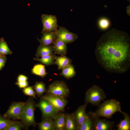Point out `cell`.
Returning <instances> with one entry per match:
<instances>
[{
    "label": "cell",
    "mask_w": 130,
    "mask_h": 130,
    "mask_svg": "<svg viewBox=\"0 0 130 130\" xmlns=\"http://www.w3.org/2000/svg\"><path fill=\"white\" fill-rule=\"evenodd\" d=\"M95 55L106 71L118 74L130 67V38L127 33L112 28L103 34L97 42Z\"/></svg>",
    "instance_id": "1"
},
{
    "label": "cell",
    "mask_w": 130,
    "mask_h": 130,
    "mask_svg": "<svg viewBox=\"0 0 130 130\" xmlns=\"http://www.w3.org/2000/svg\"><path fill=\"white\" fill-rule=\"evenodd\" d=\"M94 112H91L95 117H104L107 119L112 118V115L116 112L122 113L119 102L115 99L107 100L100 105Z\"/></svg>",
    "instance_id": "2"
},
{
    "label": "cell",
    "mask_w": 130,
    "mask_h": 130,
    "mask_svg": "<svg viewBox=\"0 0 130 130\" xmlns=\"http://www.w3.org/2000/svg\"><path fill=\"white\" fill-rule=\"evenodd\" d=\"M36 104L31 97L25 102L20 119L24 127L26 129L31 126L35 127L37 124L34 119V110L36 107Z\"/></svg>",
    "instance_id": "3"
},
{
    "label": "cell",
    "mask_w": 130,
    "mask_h": 130,
    "mask_svg": "<svg viewBox=\"0 0 130 130\" xmlns=\"http://www.w3.org/2000/svg\"><path fill=\"white\" fill-rule=\"evenodd\" d=\"M106 98V95L104 91L99 86L94 85L86 91L84 101L85 103H90L98 107L100 102Z\"/></svg>",
    "instance_id": "4"
},
{
    "label": "cell",
    "mask_w": 130,
    "mask_h": 130,
    "mask_svg": "<svg viewBox=\"0 0 130 130\" xmlns=\"http://www.w3.org/2000/svg\"><path fill=\"white\" fill-rule=\"evenodd\" d=\"M46 94L66 98L70 95V91L66 83L62 80L54 81L48 86Z\"/></svg>",
    "instance_id": "5"
},
{
    "label": "cell",
    "mask_w": 130,
    "mask_h": 130,
    "mask_svg": "<svg viewBox=\"0 0 130 130\" xmlns=\"http://www.w3.org/2000/svg\"><path fill=\"white\" fill-rule=\"evenodd\" d=\"M39 102L36 104V107L41 110L42 114V119H53L54 116L59 113L47 100L40 98Z\"/></svg>",
    "instance_id": "6"
},
{
    "label": "cell",
    "mask_w": 130,
    "mask_h": 130,
    "mask_svg": "<svg viewBox=\"0 0 130 130\" xmlns=\"http://www.w3.org/2000/svg\"><path fill=\"white\" fill-rule=\"evenodd\" d=\"M25 104V102H22L12 103L7 111L4 114V117L9 119H20Z\"/></svg>",
    "instance_id": "7"
},
{
    "label": "cell",
    "mask_w": 130,
    "mask_h": 130,
    "mask_svg": "<svg viewBox=\"0 0 130 130\" xmlns=\"http://www.w3.org/2000/svg\"><path fill=\"white\" fill-rule=\"evenodd\" d=\"M41 19L43 25L41 33L54 31L58 29V26L55 15L43 14L41 16Z\"/></svg>",
    "instance_id": "8"
},
{
    "label": "cell",
    "mask_w": 130,
    "mask_h": 130,
    "mask_svg": "<svg viewBox=\"0 0 130 130\" xmlns=\"http://www.w3.org/2000/svg\"><path fill=\"white\" fill-rule=\"evenodd\" d=\"M54 32L56 38L66 44L74 42L78 38L77 34L70 32L63 27L59 26V29Z\"/></svg>",
    "instance_id": "9"
},
{
    "label": "cell",
    "mask_w": 130,
    "mask_h": 130,
    "mask_svg": "<svg viewBox=\"0 0 130 130\" xmlns=\"http://www.w3.org/2000/svg\"><path fill=\"white\" fill-rule=\"evenodd\" d=\"M41 98L48 101L58 111H63L68 101L66 98L50 94H46Z\"/></svg>",
    "instance_id": "10"
},
{
    "label": "cell",
    "mask_w": 130,
    "mask_h": 130,
    "mask_svg": "<svg viewBox=\"0 0 130 130\" xmlns=\"http://www.w3.org/2000/svg\"><path fill=\"white\" fill-rule=\"evenodd\" d=\"M87 104L85 103V104L79 106L72 113L77 129L85 121L87 117V114L86 113L85 110Z\"/></svg>",
    "instance_id": "11"
},
{
    "label": "cell",
    "mask_w": 130,
    "mask_h": 130,
    "mask_svg": "<svg viewBox=\"0 0 130 130\" xmlns=\"http://www.w3.org/2000/svg\"><path fill=\"white\" fill-rule=\"evenodd\" d=\"M114 124V121L95 117L94 130H111Z\"/></svg>",
    "instance_id": "12"
},
{
    "label": "cell",
    "mask_w": 130,
    "mask_h": 130,
    "mask_svg": "<svg viewBox=\"0 0 130 130\" xmlns=\"http://www.w3.org/2000/svg\"><path fill=\"white\" fill-rule=\"evenodd\" d=\"M87 117L85 121L77 130H94L95 117L91 113L90 111L87 113Z\"/></svg>",
    "instance_id": "13"
},
{
    "label": "cell",
    "mask_w": 130,
    "mask_h": 130,
    "mask_svg": "<svg viewBox=\"0 0 130 130\" xmlns=\"http://www.w3.org/2000/svg\"><path fill=\"white\" fill-rule=\"evenodd\" d=\"M53 44V50L55 53L61 56L65 55L66 54L67 50V44L57 38Z\"/></svg>",
    "instance_id": "14"
},
{
    "label": "cell",
    "mask_w": 130,
    "mask_h": 130,
    "mask_svg": "<svg viewBox=\"0 0 130 130\" xmlns=\"http://www.w3.org/2000/svg\"><path fill=\"white\" fill-rule=\"evenodd\" d=\"M42 33L43 35L41 39H38V40L40 44L44 45H50L53 43L56 38L54 31L50 32H44Z\"/></svg>",
    "instance_id": "15"
},
{
    "label": "cell",
    "mask_w": 130,
    "mask_h": 130,
    "mask_svg": "<svg viewBox=\"0 0 130 130\" xmlns=\"http://www.w3.org/2000/svg\"><path fill=\"white\" fill-rule=\"evenodd\" d=\"M65 114L59 113L53 118L54 130H65Z\"/></svg>",
    "instance_id": "16"
},
{
    "label": "cell",
    "mask_w": 130,
    "mask_h": 130,
    "mask_svg": "<svg viewBox=\"0 0 130 130\" xmlns=\"http://www.w3.org/2000/svg\"><path fill=\"white\" fill-rule=\"evenodd\" d=\"M53 52L52 46L40 44L38 48L35 56L39 58L45 55H52L55 54Z\"/></svg>",
    "instance_id": "17"
},
{
    "label": "cell",
    "mask_w": 130,
    "mask_h": 130,
    "mask_svg": "<svg viewBox=\"0 0 130 130\" xmlns=\"http://www.w3.org/2000/svg\"><path fill=\"white\" fill-rule=\"evenodd\" d=\"M55 64L58 66V69L59 70L71 64L72 62V59L65 55L60 56L55 55Z\"/></svg>",
    "instance_id": "18"
},
{
    "label": "cell",
    "mask_w": 130,
    "mask_h": 130,
    "mask_svg": "<svg viewBox=\"0 0 130 130\" xmlns=\"http://www.w3.org/2000/svg\"><path fill=\"white\" fill-rule=\"evenodd\" d=\"M124 115V119H122L116 126L118 130H130V118L127 113L123 112L122 113Z\"/></svg>",
    "instance_id": "19"
},
{
    "label": "cell",
    "mask_w": 130,
    "mask_h": 130,
    "mask_svg": "<svg viewBox=\"0 0 130 130\" xmlns=\"http://www.w3.org/2000/svg\"><path fill=\"white\" fill-rule=\"evenodd\" d=\"M40 130H54V123L53 119H46L43 120L38 124Z\"/></svg>",
    "instance_id": "20"
},
{
    "label": "cell",
    "mask_w": 130,
    "mask_h": 130,
    "mask_svg": "<svg viewBox=\"0 0 130 130\" xmlns=\"http://www.w3.org/2000/svg\"><path fill=\"white\" fill-rule=\"evenodd\" d=\"M60 74L67 79H70L74 77L76 74V72L74 66L70 64L62 69Z\"/></svg>",
    "instance_id": "21"
},
{
    "label": "cell",
    "mask_w": 130,
    "mask_h": 130,
    "mask_svg": "<svg viewBox=\"0 0 130 130\" xmlns=\"http://www.w3.org/2000/svg\"><path fill=\"white\" fill-rule=\"evenodd\" d=\"M65 130H77L72 113L65 114Z\"/></svg>",
    "instance_id": "22"
},
{
    "label": "cell",
    "mask_w": 130,
    "mask_h": 130,
    "mask_svg": "<svg viewBox=\"0 0 130 130\" xmlns=\"http://www.w3.org/2000/svg\"><path fill=\"white\" fill-rule=\"evenodd\" d=\"M55 54L52 55H46L41 57L40 58L36 57L34 58L33 59L37 61L46 65H52L55 63Z\"/></svg>",
    "instance_id": "23"
},
{
    "label": "cell",
    "mask_w": 130,
    "mask_h": 130,
    "mask_svg": "<svg viewBox=\"0 0 130 130\" xmlns=\"http://www.w3.org/2000/svg\"><path fill=\"white\" fill-rule=\"evenodd\" d=\"M32 72L42 78L45 77L47 74L45 66L40 64L35 65L32 70Z\"/></svg>",
    "instance_id": "24"
},
{
    "label": "cell",
    "mask_w": 130,
    "mask_h": 130,
    "mask_svg": "<svg viewBox=\"0 0 130 130\" xmlns=\"http://www.w3.org/2000/svg\"><path fill=\"white\" fill-rule=\"evenodd\" d=\"M36 94L38 97H40L46 91L45 84L43 82H36L33 86Z\"/></svg>",
    "instance_id": "25"
},
{
    "label": "cell",
    "mask_w": 130,
    "mask_h": 130,
    "mask_svg": "<svg viewBox=\"0 0 130 130\" xmlns=\"http://www.w3.org/2000/svg\"><path fill=\"white\" fill-rule=\"evenodd\" d=\"M12 51L8 47L7 43L4 38H1L0 39V54L6 55L7 54H11Z\"/></svg>",
    "instance_id": "26"
},
{
    "label": "cell",
    "mask_w": 130,
    "mask_h": 130,
    "mask_svg": "<svg viewBox=\"0 0 130 130\" xmlns=\"http://www.w3.org/2000/svg\"><path fill=\"white\" fill-rule=\"evenodd\" d=\"M16 121L0 116V130L5 129Z\"/></svg>",
    "instance_id": "27"
},
{
    "label": "cell",
    "mask_w": 130,
    "mask_h": 130,
    "mask_svg": "<svg viewBox=\"0 0 130 130\" xmlns=\"http://www.w3.org/2000/svg\"><path fill=\"white\" fill-rule=\"evenodd\" d=\"M98 24L99 26L101 29L104 30L109 27L110 23L109 20L108 19L102 18L99 20Z\"/></svg>",
    "instance_id": "28"
},
{
    "label": "cell",
    "mask_w": 130,
    "mask_h": 130,
    "mask_svg": "<svg viewBox=\"0 0 130 130\" xmlns=\"http://www.w3.org/2000/svg\"><path fill=\"white\" fill-rule=\"evenodd\" d=\"M22 91L24 94L36 98L35 92L34 91L32 86H27L23 88L22 89Z\"/></svg>",
    "instance_id": "29"
},
{
    "label": "cell",
    "mask_w": 130,
    "mask_h": 130,
    "mask_svg": "<svg viewBox=\"0 0 130 130\" xmlns=\"http://www.w3.org/2000/svg\"><path fill=\"white\" fill-rule=\"evenodd\" d=\"M24 126L21 122H16L12 124L4 130H20Z\"/></svg>",
    "instance_id": "30"
},
{
    "label": "cell",
    "mask_w": 130,
    "mask_h": 130,
    "mask_svg": "<svg viewBox=\"0 0 130 130\" xmlns=\"http://www.w3.org/2000/svg\"><path fill=\"white\" fill-rule=\"evenodd\" d=\"M7 59L6 55L0 54V71L4 66Z\"/></svg>",
    "instance_id": "31"
},
{
    "label": "cell",
    "mask_w": 130,
    "mask_h": 130,
    "mask_svg": "<svg viewBox=\"0 0 130 130\" xmlns=\"http://www.w3.org/2000/svg\"><path fill=\"white\" fill-rule=\"evenodd\" d=\"M15 84L18 85L20 88H23L28 86V83L27 81L20 82H18L15 83Z\"/></svg>",
    "instance_id": "32"
},
{
    "label": "cell",
    "mask_w": 130,
    "mask_h": 130,
    "mask_svg": "<svg viewBox=\"0 0 130 130\" xmlns=\"http://www.w3.org/2000/svg\"><path fill=\"white\" fill-rule=\"evenodd\" d=\"M28 78L26 76L22 74L20 75L18 77V82H23L27 81Z\"/></svg>",
    "instance_id": "33"
},
{
    "label": "cell",
    "mask_w": 130,
    "mask_h": 130,
    "mask_svg": "<svg viewBox=\"0 0 130 130\" xmlns=\"http://www.w3.org/2000/svg\"><path fill=\"white\" fill-rule=\"evenodd\" d=\"M130 5H129L126 7V12L127 14L129 16H130Z\"/></svg>",
    "instance_id": "34"
},
{
    "label": "cell",
    "mask_w": 130,
    "mask_h": 130,
    "mask_svg": "<svg viewBox=\"0 0 130 130\" xmlns=\"http://www.w3.org/2000/svg\"><path fill=\"white\" fill-rule=\"evenodd\" d=\"M127 1H129L130 2V0H127Z\"/></svg>",
    "instance_id": "35"
}]
</instances>
